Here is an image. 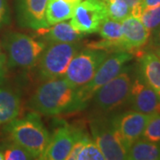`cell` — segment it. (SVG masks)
Returning a JSON list of instances; mask_svg holds the SVG:
<instances>
[{
    "label": "cell",
    "mask_w": 160,
    "mask_h": 160,
    "mask_svg": "<svg viewBox=\"0 0 160 160\" xmlns=\"http://www.w3.org/2000/svg\"><path fill=\"white\" fill-rule=\"evenodd\" d=\"M29 107L38 113L57 116L79 111L87 107L75 88L63 78L45 80L33 92Z\"/></svg>",
    "instance_id": "cell-1"
},
{
    "label": "cell",
    "mask_w": 160,
    "mask_h": 160,
    "mask_svg": "<svg viewBox=\"0 0 160 160\" xmlns=\"http://www.w3.org/2000/svg\"><path fill=\"white\" fill-rule=\"evenodd\" d=\"M6 131L12 142L28 150L35 159H39L51 137L36 111L11 121L6 126Z\"/></svg>",
    "instance_id": "cell-2"
},
{
    "label": "cell",
    "mask_w": 160,
    "mask_h": 160,
    "mask_svg": "<svg viewBox=\"0 0 160 160\" xmlns=\"http://www.w3.org/2000/svg\"><path fill=\"white\" fill-rule=\"evenodd\" d=\"M134 69L126 66L113 79L100 87L91 99L97 114L109 115L126 106L131 92Z\"/></svg>",
    "instance_id": "cell-3"
},
{
    "label": "cell",
    "mask_w": 160,
    "mask_h": 160,
    "mask_svg": "<svg viewBox=\"0 0 160 160\" xmlns=\"http://www.w3.org/2000/svg\"><path fill=\"white\" fill-rule=\"evenodd\" d=\"M2 46L6 53L7 68L29 69L38 62L46 44L23 33L8 32L4 36Z\"/></svg>",
    "instance_id": "cell-4"
},
{
    "label": "cell",
    "mask_w": 160,
    "mask_h": 160,
    "mask_svg": "<svg viewBox=\"0 0 160 160\" xmlns=\"http://www.w3.org/2000/svg\"><path fill=\"white\" fill-rule=\"evenodd\" d=\"M93 141L105 160L127 159L128 148L116 129L111 116L95 114L89 122Z\"/></svg>",
    "instance_id": "cell-5"
},
{
    "label": "cell",
    "mask_w": 160,
    "mask_h": 160,
    "mask_svg": "<svg viewBox=\"0 0 160 160\" xmlns=\"http://www.w3.org/2000/svg\"><path fill=\"white\" fill-rule=\"evenodd\" d=\"M79 42L46 44L38 60V76L43 81L62 78L69 62L79 51Z\"/></svg>",
    "instance_id": "cell-6"
},
{
    "label": "cell",
    "mask_w": 160,
    "mask_h": 160,
    "mask_svg": "<svg viewBox=\"0 0 160 160\" xmlns=\"http://www.w3.org/2000/svg\"><path fill=\"white\" fill-rule=\"evenodd\" d=\"M109 54L106 51L91 47L79 50L71 59L62 78L75 88L82 87L91 81Z\"/></svg>",
    "instance_id": "cell-7"
},
{
    "label": "cell",
    "mask_w": 160,
    "mask_h": 160,
    "mask_svg": "<svg viewBox=\"0 0 160 160\" xmlns=\"http://www.w3.org/2000/svg\"><path fill=\"white\" fill-rule=\"evenodd\" d=\"M130 52H115L109 54L101 64L92 80L86 85L78 88L80 99L86 106L90 102L92 95L100 87L116 78L132 59Z\"/></svg>",
    "instance_id": "cell-8"
},
{
    "label": "cell",
    "mask_w": 160,
    "mask_h": 160,
    "mask_svg": "<svg viewBox=\"0 0 160 160\" xmlns=\"http://www.w3.org/2000/svg\"><path fill=\"white\" fill-rule=\"evenodd\" d=\"M108 17L104 0H82L76 6L69 22L80 32L92 34L98 32L102 22Z\"/></svg>",
    "instance_id": "cell-9"
},
{
    "label": "cell",
    "mask_w": 160,
    "mask_h": 160,
    "mask_svg": "<svg viewBox=\"0 0 160 160\" xmlns=\"http://www.w3.org/2000/svg\"><path fill=\"white\" fill-rule=\"evenodd\" d=\"M126 106L130 109L143 114L160 113V96L158 92L143 81L138 73L137 69H134L131 92Z\"/></svg>",
    "instance_id": "cell-10"
},
{
    "label": "cell",
    "mask_w": 160,
    "mask_h": 160,
    "mask_svg": "<svg viewBox=\"0 0 160 160\" xmlns=\"http://www.w3.org/2000/svg\"><path fill=\"white\" fill-rule=\"evenodd\" d=\"M83 133L84 132L82 130L68 125L58 127L50 137L49 142L39 159H67L75 142Z\"/></svg>",
    "instance_id": "cell-11"
},
{
    "label": "cell",
    "mask_w": 160,
    "mask_h": 160,
    "mask_svg": "<svg viewBox=\"0 0 160 160\" xmlns=\"http://www.w3.org/2000/svg\"><path fill=\"white\" fill-rule=\"evenodd\" d=\"M150 116L132 109L111 116L116 129L128 149L132 143L142 136Z\"/></svg>",
    "instance_id": "cell-12"
},
{
    "label": "cell",
    "mask_w": 160,
    "mask_h": 160,
    "mask_svg": "<svg viewBox=\"0 0 160 160\" xmlns=\"http://www.w3.org/2000/svg\"><path fill=\"white\" fill-rule=\"evenodd\" d=\"M49 0H15L18 24L22 28L39 30L48 28L46 7Z\"/></svg>",
    "instance_id": "cell-13"
},
{
    "label": "cell",
    "mask_w": 160,
    "mask_h": 160,
    "mask_svg": "<svg viewBox=\"0 0 160 160\" xmlns=\"http://www.w3.org/2000/svg\"><path fill=\"white\" fill-rule=\"evenodd\" d=\"M121 25L123 39L132 53L148 44L150 30L144 26L140 18L130 15L121 22Z\"/></svg>",
    "instance_id": "cell-14"
},
{
    "label": "cell",
    "mask_w": 160,
    "mask_h": 160,
    "mask_svg": "<svg viewBox=\"0 0 160 160\" xmlns=\"http://www.w3.org/2000/svg\"><path fill=\"white\" fill-rule=\"evenodd\" d=\"M137 71L148 86L159 92L160 60L152 50L145 52L140 56Z\"/></svg>",
    "instance_id": "cell-15"
},
{
    "label": "cell",
    "mask_w": 160,
    "mask_h": 160,
    "mask_svg": "<svg viewBox=\"0 0 160 160\" xmlns=\"http://www.w3.org/2000/svg\"><path fill=\"white\" fill-rule=\"evenodd\" d=\"M43 41L49 43H75L86 37L85 33L75 29L69 22L63 21L52 25L51 28L41 29Z\"/></svg>",
    "instance_id": "cell-16"
},
{
    "label": "cell",
    "mask_w": 160,
    "mask_h": 160,
    "mask_svg": "<svg viewBox=\"0 0 160 160\" xmlns=\"http://www.w3.org/2000/svg\"><path fill=\"white\" fill-rule=\"evenodd\" d=\"M21 110V97L11 88L0 86V126L10 123Z\"/></svg>",
    "instance_id": "cell-17"
},
{
    "label": "cell",
    "mask_w": 160,
    "mask_h": 160,
    "mask_svg": "<svg viewBox=\"0 0 160 160\" xmlns=\"http://www.w3.org/2000/svg\"><path fill=\"white\" fill-rule=\"evenodd\" d=\"M127 159L160 160V143L153 142L141 137L129 147Z\"/></svg>",
    "instance_id": "cell-18"
},
{
    "label": "cell",
    "mask_w": 160,
    "mask_h": 160,
    "mask_svg": "<svg viewBox=\"0 0 160 160\" xmlns=\"http://www.w3.org/2000/svg\"><path fill=\"white\" fill-rule=\"evenodd\" d=\"M76 6L64 0H49L46 7V18L49 26L67 21L74 14Z\"/></svg>",
    "instance_id": "cell-19"
},
{
    "label": "cell",
    "mask_w": 160,
    "mask_h": 160,
    "mask_svg": "<svg viewBox=\"0 0 160 160\" xmlns=\"http://www.w3.org/2000/svg\"><path fill=\"white\" fill-rule=\"evenodd\" d=\"M98 32L100 33L102 39L109 40V41L124 40L121 22L115 21L109 17L106 18L102 22Z\"/></svg>",
    "instance_id": "cell-20"
},
{
    "label": "cell",
    "mask_w": 160,
    "mask_h": 160,
    "mask_svg": "<svg viewBox=\"0 0 160 160\" xmlns=\"http://www.w3.org/2000/svg\"><path fill=\"white\" fill-rule=\"evenodd\" d=\"M108 16L112 20L122 22L126 18L132 15L131 8L124 0H104Z\"/></svg>",
    "instance_id": "cell-21"
},
{
    "label": "cell",
    "mask_w": 160,
    "mask_h": 160,
    "mask_svg": "<svg viewBox=\"0 0 160 160\" xmlns=\"http://www.w3.org/2000/svg\"><path fill=\"white\" fill-rule=\"evenodd\" d=\"M139 18L150 32L160 28V5L142 9Z\"/></svg>",
    "instance_id": "cell-22"
},
{
    "label": "cell",
    "mask_w": 160,
    "mask_h": 160,
    "mask_svg": "<svg viewBox=\"0 0 160 160\" xmlns=\"http://www.w3.org/2000/svg\"><path fill=\"white\" fill-rule=\"evenodd\" d=\"M142 137L153 142L160 143V113L150 116Z\"/></svg>",
    "instance_id": "cell-23"
},
{
    "label": "cell",
    "mask_w": 160,
    "mask_h": 160,
    "mask_svg": "<svg viewBox=\"0 0 160 160\" xmlns=\"http://www.w3.org/2000/svg\"><path fill=\"white\" fill-rule=\"evenodd\" d=\"M78 160H105V158L95 142L89 138L80 151Z\"/></svg>",
    "instance_id": "cell-24"
},
{
    "label": "cell",
    "mask_w": 160,
    "mask_h": 160,
    "mask_svg": "<svg viewBox=\"0 0 160 160\" xmlns=\"http://www.w3.org/2000/svg\"><path fill=\"white\" fill-rule=\"evenodd\" d=\"M2 151L4 152V158L6 160L35 159L34 157L28 150L13 142L6 146L5 149Z\"/></svg>",
    "instance_id": "cell-25"
},
{
    "label": "cell",
    "mask_w": 160,
    "mask_h": 160,
    "mask_svg": "<svg viewBox=\"0 0 160 160\" xmlns=\"http://www.w3.org/2000/svg\"><path fill=\"white\" fill-rule=\"evenodd\" d=\"M89 138L90 137H89L86 133L84 132V133H83V134L75 142L74 145H73V147H72V149H71L69 156H68L67 160H78V155H79L80 151L82 150L83 147L85 146V144H86V142L88 141Z\"/></svg>",
    "instance_id": "cell-26"
},
{
    "label": "cell",
    "mask_w": 160,
    "mask_h": 160,
    "mask_svg": "<svg viewBox=\"0 0 160 160\" xmlns=\"http://www.w3.org/2000/svg\"><path fill=\"white\" fill-rule=\"evenodd\" d=\"M11 22V12L7 0H0V29Z\"/></svg>",
    "instance_id": "cell-27"
},
{
    "label": "cell",
    "mask_w": 160,
    "mask_h": 160,
    "mask_svg": "<svg viewBox=\"0 0 160 160\" xmlns=\"http://www.w3.org/2000/svg\"><path fill=\"white\" fill-rule=\"evenodd\" d=\"M7 69V62L5 52L3 51L2 46L0 45V85L5 81Z\"/></svg>",
    "instance_id": "cell-28"
},
{
    "label": "cell",
    "mask_w": 160,
    "mask_h": 160,
    "mask_svg": "<svg viewBox=\"0 0 160 160\" xmlns=\"http://www.w3.org/2000/svg\"><path fill=\"white\" fill-rule=\"evenodd\" d=\"M131 8L132 15L140 17L141 12L142 11L141 6V0H124Z\"/></svg>",
    "instance_id": "cell-29"
},
{
    "label": "cell",
    "mask_w": 160,
    "mask_h": 160,
    "mask_svg": "<svg viewBox=\"0 0 160 160\" xmlns=\"http://www.w3.org/2000/svg\"><path fill=\"white\" fill-rule=\"evenodd\" d=\"M148 43L150 49L155 47H160V28L152 30V33H150Z\"/></svg>",
    "instance_id": "cell-30"
},
{
    "label": "cell",
    "mask_w": 160,
    "mask_h": 160,
    "mask_svg": "<svg viewBox=\"0 0 160 160\" xmlns=\"http://www.w3.org/2000/svg\"><path fill=\"white\" fill-rule=\"evenodd\" d=\"M160 0H141V6L142 9L151 7V6H159Z\"/></svg>",
    "instance_id": "cell-31"
},
{
    "label": "cell",
    "mask_w": 160,
    "mask_h": 160,
    "mask_svg": "<svg viewBox=\"0 0 160 160\" xmlns=\"http://www.w3.org/2000/svg\"><path fill=\"white\" fill-rule=\"evenodd\" d=\"M64 1L68 2V3L71 4V5H73V6H77L78 4H79L80 2L82 1V0H64Z\"/></svg>",
    "instance_id": "cell-32"
},
{
    "label": "cell",
    "mask_w": 160,
    "mask_h": 160,
    "mask_svg": "<svg viewBox=\"0 0 160 160\" xmlns=\"http://www.w3.org/2000/svg\"><path fill=\"white\" fill-rule=\"evenodd\" d=\"M151 50L154 52L155 53H156V55H157V56L158 57V59L160 60V47H155V48H152Z\"/></svg>",
    "instance_id": "cell-33"
},
{
    "label": "cell",
    "mask_w": 160,
    "mask_h": 160,
    "mask_svg": "<svg viewBox=\"0 0 160 160\" xmlns=\"http://www.w3.org/2000/svg\"><path fill=\"white\" fill-rule=\"evenodd\" d=\"M5 158H4V152L2 150H0V160H4Z\"/></svg>",
    "instance_id": "cell-34"
},
{
    "label": "cell",
    "mask_w": 160,
    "mask_h": 160,
    "mask_svg": "<svg viewBox=\"0 0 160 160\" xmlns=\"http://www.w3.org/2000/svg\"><path fill=\"white\" fill-rule=\"evenodd\" d=\"M158 94H159V96H160V92H158Z\"/></svg>",
    "instance_id": "cell-35"
}]
</instances>
